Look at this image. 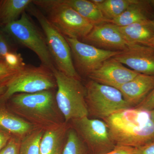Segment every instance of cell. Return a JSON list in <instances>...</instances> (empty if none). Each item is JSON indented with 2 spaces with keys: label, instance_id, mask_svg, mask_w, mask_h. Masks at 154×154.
Instances as JSON below:
<instances>
[{
  "label": "cell",
  "instance_id": "obj_1",
  "mask_svg": "<svg viewBox=\"0 0 154 154\" xmlns=\"http://www.w3.org/2000/svg\"><path fill=\"white\" fill-rule=\"evenodd\" d=\"M103 120L116 146L138 147L154 140V122L149 111L131 107Z\"/></svg>",
  "mask_w": 154,
  "mask_h": 154
},
{
  "label": "cell",
  "instance_id": "obj_2",
  "mask_svg": "<svg viewBox=\"0 0 154 154\" xmlns=\"http://www.w3.org/2000/svg\"><path fill=\"white\" fill-rule=\"evenodd\" d=\"M10 99L16 113L37 128L45 131L62 123L52 90L16 94Z\"/></svg>",
  "mask_w": 154,
  "mask_h": 154
},
{
  "label": "cell",
  "instance_id": "obj_3",
  "mask_svg": "<svg viewBox=\"0 0 154 154\" xmlns=\"http://www.w3.org/2000/svg\"><path fill=\"white\" fill-rule=\"evenodd\" d=\"M32 3L45 11L49 22L68 38L82 41L94 26L63 0H34Z\"/></svg>",
  "mask_w": 154,
  "mask_h": 154
},
{
  "label": "cell",
  "instance_id": "obj_4",
  "mask_svg": "<svg viewBox=\"0 0 154 154\" xmlns=\"http://www.w3.org/2000/svg\"><path fill=\"white\" fill-rule=\"evenodd\" d=\"M53 72L57 88L56 102L65 122L88 116L85 86L81 80L66 75L57 69Z\"/></svg>",
  "mask_w": 154,
  "mask_h": 154
},
{
  "label": "cell",
  "instance_id": "obj_5",
  "mask_svg": "<svg viewBox=\"0 0 154 154\" xmlns=\"http://www.w3.org/2000/svg\"><path fill=\"white\" fill-rule=\"evenodd\" d=\"M32 4L28 9L42 28L56 67L66 75L81 80L74 65L71 51L65 36L52 25L40 10L31 6Z\"/></svg>",
  "mask_w": 154,
  "mask_h": 154
},
{
  "label": "cell",
  "instance_id": "obj_6",
  "mask_svg": "<svg viewBox=\"0 0 154 154\" xmlns=\"http://www.w3.org/2000/svg\"><path fill=\"white\" fill-rule=\"evenodd\" d=\"M4 30L19 44L35 53L40 60L42 65L52 71L56 68L44 33L38 30L25 12L17 21L5 25Z\"/></svg>",
  "mask_w": 154,
  "mask_h": 154
},
{
  "label": "cell",
  "instance_id": "obj_7",
  "mask_svg": "<svg viewBox=\"0 0 154 154\" xmlns=\"http://www.w3.org/2000/svg\"><path fill=\"white\" fill-rule=\"evenodd\" d=\"M57 87L53 72L41 65L25 66L6 84L5 92L0 99L5 101L18 94H33Z\"/></svg>",
  "mask_w": 154,
  "mask_h": 154
},
{
  "label": "cell",
  "instance_id": "obj_8",
  "mask_svg": "<svg viewBox=\"0 0 154 154\" xmlns=\"http://www.w3.org/2000/svg\"><path fill=\"white\" fill-rule=\"evenodd\" d=\"M85 86L89 114L103 119L116 112L132 107L117 88L91 80Z\"/></svg>",
  "mask_w": 154,
  "mask_h": 154
},
{
  "label": "cell",
  "instance_id": "obj_9",
  "mask_svg": "<svg viewBox=\"0 0 154 154\" xmlns=\"http://www.w3.org/2000/svg\"><path fill=\"white\" fill-rule=\"evenodd\" d=\"M71 121L73 128L92 154L107 153L116 146L104 120L85 116Z\"/></svg>",
  "mask_w": 154,
  "mask_h": 154
},
{
  "label": "cell",
  "instance_id": "obj_10",
  "mask_svg": "<svg viewBox=\"0 0 154 154\" xmlns=\"http://www.w3.org/2000/svg\"><path fill=\"white\" fill-rule=\"evenodd\" d=\"M65 37L70 48L74 65L79 75L89 76L105 61L121 52L104 50L79 39Z\"/></svg>",
  "mask_w": 154,
  "mask_h": 154
},
{
  "label": "cell",
  "instance_id": "obj_11",
  "mask_svg": "<svg viewBox=\"0 0 154 154\" xmlns=\"http://www.w3.org/2000/svg\"><path fill=\"white\" fill-rule=\"evenodd\" d=\"M82 41L97 48L113 51H122L130 46L119 29L109 22L95 25Z\"/></svg>",
  "mask_w": 154,
  "mask_h": 154
},
{
  "label": "cell",
  "instance_id": "obj_12",
  "mask_svg": "<svg viewBox=\"0 0 154 154\" xmlns=\"http://www.w3.org/2000/svg\"><path fill=\"white\" fill-rule=\"evenodd\" d=\"M113 58L139 73L154 75V47L134 45Z\"/></svg>",
  "mask_w": 154,
  "mask_h": 154
},
{
  "label": "cell",
  "instance_id": "obj_13",
  "mask_svg": "<svg viewBox=\"0 0 154 154\" xmlns=\"http://www.w3.org/2000/svg\"><path fill=\"white\" fill-rule=\"evenodd\" d=\"M139 74L112 57L105 61L88 77L96 82L117 89L134 79Z\"/></svg>",
  "mask_w": 154,
  "mask_h": 154
},
{
  "label": "cell",
  "instance_id": "obj_14",
  "mask_svg": "<svg viewBox=\"0 0 154 154\" xmlns=\"http://www.w3.org/2000/svg\"><path fill=\"white\" fill-rule=\"evenodd\" d=\"M117 89L128 104L132 107H135L154 89V75L139 73Z\"/></svg>",
  "mask_w": 154,
  "mask_h": 154
},
{
  "label": "cell",
  "instance_id": "obj_15",
  "mask_svg": "<svg viewBox=\"0 0 154 154\" xmlns=\"http://www.w3.org/2000/svg\"><path fill=\"white\" fill-rule=\"evenodd\" d=\"M118 27L130 46L139 44L154 47V20L146 19L127 26Z\"/></svg>",
  "mask_w": 154,
  "mask_h": 154
},
{
  "label": "cell",
  "instance_id": "obj_16",
  "mask_svg": "<svg viewBox=\"0 0 154 154\" xmlns=\"http://www.w3.org/2000/svg\"><path fill=\"white\" fill-rule=\"evenodd\" d=\"M154 1L134 0L119 17L107 22L123 27L146 19H152Z\"/></svg>",
  "mask_w": 154,
  "mask_h": 154
},
{
  "label": "cell",
  "instance_id": "obj_17",
  "mask_svg": "<svg viewBox=\"0 0 154 154\" xmlns=\"http://www.w3.org/2000/svg\"><path fill=\"white\" fill-rule=\"evenodd\" d=\"M69 129L64 122L44 131L39 145V154H62L64 140Z\"/></svg>",
  "mask_w": 154,
  "mask_h": 154
},
{
  "label": "cell",
  "instance_id": "obj_18",
  "mask_svg": "<svg viewBox=\"0 0 154 154\" xmlns=\"http://www.w3.org/2000/svg\"><path fill=\"white\" fill-rule=\"evenodd\" d=\"M36 128H38L20 116L0 107V129L22 139Z\"/></svg>",
  "mask_w": 154,
  "mask_h": 154
},
{
  "label": "cell",
  "instance_id": "obj_19",
  "mask_svg": "<svg viewBox=\"0 0 154 154\" xmlns=\"http://www.w3.org/2000/svg\"><path fill=\"white\" fill-rule=\"evenodd\" d=\"M32 2L31 0L0 1V24L5 26L17 21Z\"/></svg>",
  "mask_w": 154,
  "mask_h": 154
},
{
  "label": "cell",
  "instance_id": "obj_20",
  "mask_svg": "<svg viewBox=\"0 0 154 154\" xmlns=\"http://www.w3.org/2000/svg\"><path fill=\"white\" fill-rule=\"evenodd\" d=\"M63 1L94 26L107 22L100 9L91 0Z\"/></svg>",
  "mask_w": 154,
  "mask_h": 154
},
{
  "label": "cell",
  "instance_id": "obj_21",
  "mask_svg": "<svg viewBox=\"0 0 154 154\" xmlns=\"http://www.w3.org/2000/svg\"><path fill=\"white\" fill-rule=\"evenodd\" d=\"M134 0H103V2L96 5L102 12L107 20H113L119 17Z\"/></svg>",
  "mask_w": 154,
  "mask_h": 154
},
{
  "label": "cell",
  "instance_id": "obj_22",
  "mask_svg": "<svg viewBox=\"0 0 154 154\" xmlns=\"http://www.w3.org/2000/svg\"><path fill=\"white\" fill-rule=\"evenodd\" d=\"M44 130L36 128L22 139L19 154H39V145Z\"/></svg>",
  "mask_w": 154,
  "mask_h": 154
},
{
  "label": "cell",
  "instance_id": "obj_23",
  "mask_svg": "<svg viewBox=\"0 0 154 154\" xmlns=\"http://www.w3.org/2000/svg\"><path fill=\"white\" fill-rule=\"evenodd\" d=\"M62 154H88L87 146L73 128H69Z\"/></svg>",
  "mask_w": 154,
  "mask_h": 154
},
{
  "label": "cell",
  "instance_id": "obj_24",
  "mask_svg": "<svg viewBox=\"0 0 154 154\" xmlns=\"http://www.w3.org/2000/svg\"><path fill=\"white\" fill-rule=\"evenodd\" d=\"M4 62L10 68L17 71L21 70L26 66L21 54L13 51L6 54Z\"/></svg>",
  "mask_w": 154,
  "mask_h": 154
},
{
  "label": "cell",
  "instance_id": "obj_25",
  "mask_svg": "<svg viewBox=\"0 0 154 154\" xmlns=\"http://www.w3.org/2000/svg\"><path fill=\"white\" fill-rule=\"evenodd\" d=\"M19 71L10 68L4 62H0V85L7 84Z\"/></svg>",
  "mask_w": 154,
  "mask_h": 154
},
{
  "label": "cell",
  "instance_id": "obj_26",
  "mask_svg": "<svg viewBox=\"0 0 154 154\" xmlns=\"http://www.w3.org/2000/svg\"><path fill=\"white\" fill-rule=\"evenodd\" d=\"M21 140L11 137L7 145L0 151V154H19Z\"/></svg>",
  "mask_w": 154,
  "mask_h": 154
},
{
  "label": "cell",
  "instance_id": "obj_27",
  "mask_svg": "<svg viewBox=\"0 0 154 154\" xmlns=\"http://www.w3.org/2000/svg\"><path fill=\"white\" fill-rule=\"evenodd\" d=\"M135 108L150 111L154 108V89Z\"/></svg>",
  "mask_w": 154,
  "mask_h": 154
},
{
  "label": "cell",
  "instance_id": "obj_28",
  "mask_svg": "<svg viewBox=\"0 0 154 154\" xmlns=\"http://www.w3.org/2000/svg\"><path fill=\"white\" fill-rule=\"evenodd\" d=\"M11 51L10 45L5 37L0 33V62H4L6 54Z\"/></svg>",
  "mask_w": 154,
  "mask_h": 154
},
{
  "label": "cell",
  "instance_id": "obj_29",
  "mask_svg": "<svg viewBox=\"0 0 154 154\" xmlns=\"http://www.w3.org/2000/svg\"><path fill=\"white\" fill-rule=\"evenodd\" d=\"M104 154H136V149L126 146H116L113 150Z\"/></svg>",
  "mask_w": 154,
  "mask_h": 154
},
{
  "label": "cell",
  "instance_id": "obj_30",
  "mask_svg": "<svg viewBox=\"0 0 154 154\" xmlns=\"http://www.w3.org/2000/svg\"><path fill=\"white\" fill-rule=\"evenodd\" d=\"M135 149L136 154H154V140Z\"/></svg>",
  "mask_w": 154,
  "mask_h": 154
},
{
  "label": "cell",
  "instance_id": "obj_31",
  "mask_svg": "<svg viewBox=\"0 0 154 154\" xmlns=\"http://www.w3.org/2000/svg\"><path fill=\"white\" fill-rule=\"evenodd\" d=\"M12 137L8 133L0 129V151L7 145Z\"/></svg>",
  "mask_w": 154,
  "mask_h": 154
},
{
  "label": "cell",
  "instance_id": "obj_32",
  "mask_svg": "<svg viewBox=\"0 0 154 154\" xmlns=\"http://www.w3.org/2000/svg\"><path fill=\"white\" fill-rule=\"evenodd\" d=\"M6 84L0 85V96L5 93L6 90Z\"/></svg>",
  "mask_w": 154,
  "mask_h": 154
},
{
  "label": "cell",
  "instance_id": "obj_33",
  "mask_svg": "<svg viewBox=\"0 0 154 154\" xmlns=\"http://www.w3.org/2000/svg\"><path fill=\"white\" fill-rule=\"evenodd\" d=\"M151 117L152 121L154 122V108L153 110L149 111Z\"/></svg>",
  "mask_w": 154,
  "mask_h": 154
},
{
  "label": "cell",
  "instance_id": "obj_34",
  "mask_svg": "<svg viewBox=\"0 0 154 154\" xmlns=\"http://www.w3.org/2000/svg\"></svg>",
  "mask_w": 154,
  "mask_h": 154
},
{
  "label": "cell",
  "instance_id": "obj_35",
  "mask_svg": "<svg viewBox=\"0 0 154 154\" xmlns=\"http://www.w3.org/2000/svg\"><path fill=\"white\" fill-rule=\"evenodd\" d=\"M0 33H1V31H0Z\"/></svg>",
  "mask_w": 154,
  "mask_h": 154
}]
</instances>
